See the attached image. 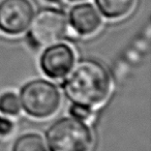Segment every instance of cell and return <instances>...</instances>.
Wrapping results in <instances>:
<instances>
[{
  "mask_svg": "<svg viewBox=\"0 0 151 151\" xmlns=\"http://www.w3.org/2000/svg\"><path fill=\"white\" fill-rule=\"evenodd\" d=\"M61 87L73 105L93 109L109 96L111 76L99 61L82 59L66 73Z\"/></svg>",
  "mask_w": 151,
  "mask_h": 151,
  "instance_id": "cell-1",
  "label": "cell"
},
{
  "mask_svg": "<svg viewBox=\"0 0 151 151\" xmlns=\"http://www.w3.org/2000/svg\"><path fill=\"white\" fill-rule=\"evenodd\" d=\"M46 140L50 151H90L93 144L92 132L86 122L71 116L49 126Z\"/></svg>",
  "mask_w": 151,
  "mask_h": 151,
  "instance_id": "cell-2",
  "label": "cell"
},
{
  "mask_svg": "<svg viewBox=\"0 0 151 151\" xmlns=\"http://www.w3.org/2000/svg\"><path fill=\"white\" fill-rule=\"evenodd\" d=\"M21 108L29 116L45 119L54 115L61 105V94L54 83L44 79L27 82L20 90Z\"/></svg>",
  "mask_w": 151,
  "mask_h": 151,
  "instance_id": "cell-3",
  "label": "cell"
},
{
  "mask_svg": "<svg viewBox=\"0 0 151 151\" xmlns=\"http://www.w3.org/2000/svg\"><path fill=\"white\" fill-rule=\"evenodd\" d=\"M33 17L27 34V42L33 49L50 47L66 37L68 21L62 9L47 7Z\"/></svg>",
  "mask_w": 151,
  "mask_h": 151,
  "instance_id": "cell-4",
  "label": "cell"
},
{
  "mask_svg": "<svg viewBox=\"0 0 151 151\" xmlns=\"http://www.w3.org/2000/svg\"><path fill=\"white\" fill-rule=\"evenodd\" d=\"M33 16L34 6L30 0H2L0 31L7 35H19L28 28Z\"/></svg>",
  "mask_w": 151,
  "mask_h": 151,
  "instance_id": "cell-5",
  "label": "cell"
},
{
  "mask_svg": "<svg viewBox=\"0 0 151 151\" xmlns=\"http://www.w3.org/2000/svg\"><path fill=\"white\" fill-rule=\"evenodd\" d=\"M75 51L64 42L47 47L40 59L42 73L51 79L60 80L64 78L75 64Z\"/></svg>",
  "mask_w": 151,
  "mask_h": 151,
  "instance_id": "cell-6",
  "label": "cell"
},
{
  "mask_svg": "<svg viewBox=\"0 0 151 151\" xmlns=\"http://www.w3.org/2000/svg\"><path fill=\"white\" fill-rule=\"evenodd\" d=\"M69 24L78 34L89 36L101 28L103 19L91 3H80L73 6L68 14Z\"/></svg>",
  "mask_w": 151,
  "mask_h": 151,
  "instance_id": "cell-7",
  "label": "cell"
},
{
  "mask_svg": "<svg viewBox=\"0 0 151 151\" xmlns=\"http://www.w3.org/2000/svg\"><path fill=\"white\" fill-rule=\"evenodd\" d=\"M136 0H95V4L104 17L119 19L132 9Z\"/></svg>",
  "mask_w": 151,
  "mask_h": 151,
  "instance_id": "cell-8",
  "label": "cell"
},
{
  "mask_svg": "<svg viewBox=\"0 0 151 151\" xmlns=\"http://www.w3.org/2000/svg\"><path fill=\"white\" fill-rule=\"evenodd\" d=\"M12 151H48L45 140L40 134L27 132L18 137Z\"/></svg>",
  "mask_w": 151,
  "mask_h": 151,
  "instance_id": "cell-9",
  "label": "cell"
},
{
  "mask_svg": "<svg viewBox=\"0 0 151 151\" xmlns=\"http://www.w3.org/2000/svg\"><path fill=\"white\" fill-rule=\"evenodd\" d=\"M0 112L7 116L19 115L21 112V104L16 93L9 91L0 96Z\"/></svg>",
  "mask_w": 151,
  "mask_h": 151,
  "instance_id": "cell-10",
  "label": "cell"
},
{
  "mask_svg": "<svg viewBox=\"0 0 151 151\" xmlns=\"http://www.w3.org/2000/svg\"><path fill=\"white\" fill-rule=\"evenodd\" d=\"M69 114L71 117L76 118V119L82 120V121L86 122L89 120L93 115L92 109H89L86 107H82V106L78 105H73L69 109Z\"/></svg>",
  "mask_w": 151,
  "mask_h": 151,
  "instance_id": "cell-11",
  "label": "cell"
},
{
  "mask_svg": "<svg viewBox=\"0 0 151 151\" xmlns=\"http://www.w3.org/2000/svg\"><path fill=\"white\" fill-rule=\"evenodd\" d=\"M14 129V123L13 121L6 117L0 118V136L5 137L9 136Z\"/></svg>",
  "mask_w": 151,
  "mask_h": 151,
  "instance_id": "cell-12",
  "label": "cell"
},
{
  "mask_svg": "<svg viewBox=\"0 0 151 151\" xmlns=\"http://www.w3.org/2000/svg\"><path fill=\"white\" fill-rule=\"evenodd\" d=\"M46 1H48L50 3H60L62 0H46Z\"/></svg>",
  "mask_w": 151,
  "mask_h": 151,
  "instance_id": "cell-13",
  "label": "cell"
},
{
  "mask_svg": "<svg viewBox=\"0 0 151 151\" xmlns=\"http://www.w3.org/2000/svg\"><path fill=\"white\" fill-rule=\"evenodd\" d=\"M71 2H80V1H85V0H69Z\"/></svg>",
  "mask_w": 151,
  "mask_h": 151,
  "instance_id": "cell-14",
  "label": "cell"
},
{
  "mask_svg": "<svg viewBox=\"0 0 151 151\" xmlns=\"http://www.w3.org/2000/svg\"><path fill=\"white\" fill-rule=\"evenodd\" d=\"M0 118H1V117H0Z\"/></svg>",
  "mask_w": 151,
  "mask_h": 151,
  "instance_id": "cell-15",
  "label": "cell"
}]
</instances>
